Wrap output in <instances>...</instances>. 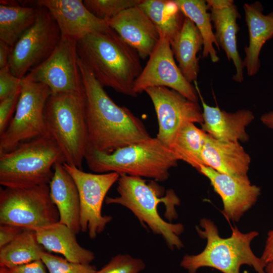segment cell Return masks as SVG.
I'll return each instance as SVG.
<instances>
[{
	"mask_svg": "<svg viewBox=\"0 0 273 273\" xmlns=\"http://www.w3.org/2000/svg\"><path fill=\"white\" fill-rule=\"evenodd\" d=\"M139 6L170 42L180 31L186 17L175 0H142Z\"/></svg>",
	"mask_w": 273,
	"mask_h": 273,
	"instance_id": "26",
	"label": "cell"
},
{
	"mask_svg": "<svg viewBox=\"0 0 273 273\" xmlns=\"http://www.w3.org/2000/svg\"><path fill=\"white\" fill-rule=\"evenodd\" d=\"M208 10L221 9L234 5L233 0H207L206 1Z\"/></svg>",
	"mask_w": 273,
	"mask_h": 273,
	"instance_id": "39",
	"label": "cell"
},
{
	"mask_svg": "<svg viewBox=\"0 0 273 273\" xmlns=\"http://www.w3.org/2000/svg\"><path fill=\"white\" fill-rule=\"evenodd\" d=\"M84 160L94 172H116L157 181L166 180L170 169L176 166L178 162L169 147L156 137L119 148L110 153L87 147Z\"/></svg>",
	"mask_w": 273,
	"mask_h": 273,
	"instance_id": "5",
	"label": "cell"
},
{
	"mask_svg": "<svg viewBox=\"0 0 273 273\" xmlns=\"http://www.w3.org/2000/svg\"><path fill=\"white\" fill-rule=\"evenodd\" d=\"M260 120L264 125L273 130V111L263 114Z\"/></svg>",
	"mask_w": 273,
	"mask_h": 273,
	"instance_id": "40",
	"label": "cell"
},
{
	"mask_svg": "<svg viewBox=\"0 0 273 273\" xmlns=\"http://www.w3.org/2000/svg\"><path fill=\"white\" fill-rule=\"evenodd\" d=\"M63 165L78 191L81 231L88 232L89 238L94 239L112 219V216L102 214V208L107 193L120 175L116 172L88 173L74 165L65 163Z\"/></svg>",
	"mask_w": 273,
	"mask_h": 273,
	"instance_id": "11",
	"label": "cell"
},
{
	"mask_svg": "<svg viewBox=\"0 0 273 273\" xmlns=\"http://www.w3.org/2000/svg\"><path fill=\"white\" fill-rule=\"evenodd\" d=\"M78 64L85 98L88 147L110 153L151 139L142 120L110 98L79 57Z\"/></svg>",
	"mask_w": 273,
	"mask_h": 273,
	"instance_id": "1",
	"label": "cell"
},
{
	"mask_svg": "<svg viewBox=\"0 0 273 273\" xmlns=\"http://www.w3.org/2000/svg\"><path fill=\"white\" fill-rule=\"evenodd\" d=\"M198 171L209 180L214 191L220 197L222 213L229 221L238 222L256 202L260 188L251 184L248 177L234 176L202 165Z\"/></svg>",
	"mask_w": 273,
	"mask_h": 273,
	"instance_id": "15",
	"label": "cell"
},
{
	"mask_svg": "<svg viewBox=\"0 0 273 273\" xmlns=\"http://www.w3.org/2000/svg\"><path fill=\"white\" fill-rule=\"evenodd\" d=\"M155 86L169 88L193 102H198L199 98L195 86L181 73L175 63L169 40L162 35H160L157 44L135 80L133 90L138 95Z\"/></svg>",
	"mask_w": 273,
	"mask_h": 273,
	"instance_id": "13",
	"label": "cell"
},
{
	"mask_svg": "<svg viewBox=\"0 0 273 273\" xmlns=\"http://www.w3.org/2000/svg\"><path fill=\"white\" fill-rule=\"evenodd\" d=\"M180 11L186 17L190 19L200 32L203 40L202 57H209L212 62L216 63L219 58L214 45L219 49L212 31L211 20L206 1L175 0Z\"/></svg>",
	"mask_w": 273,
	"mask_h": 273,
	"instance_id": "28",
	"label": "cell"
},
{
	"mask_svg": "<svg viewBox=\"0 0 273 273\" xmlns=\"http://www.w3.org/2000/svg\"><path fill=\"white\" fill-rule=\"evenodd\" d=\"M53 17L61 36L78 41L88 34L113 31L107 21L92 13L81 0H39Z\"/></svg>",
	"mask_w": 273,
	"mask_h": 273,
	"instance_id": "16",
	"label": "cell"
},
{
	"mask_svg": "<svg viewBox=\"0 0 273 273\" xmlns=\"http://www.w3.org/2000/svg\"><path fill=\"white\" fill-rule=\"evenodd\" d=\"M202 156L204 165L217 172L248 177L251 158L239 142L220 141L206 133Z\"/></svg>",
	"mask_w": 273,
	"mask_h": 273,
	"instance_id": "19",
	"label": "cell"
},
{
	"mask_svg": "<svg viewBox=\"0 0 273 273\" xmlns=\"http://www.w3.org/2000/svg\"><path fill=\"white\" fill-rule=\"evenodd\" d=\"M65 163L61 151L49 134L23 142L0 153V184L26 188L49 185L57 163Z\"/></svg>",
	"mask_w": 273,
	"mask_h": 273,
	"instance_id": "7",
	"label": "cell"
},
{
	"mask_svg": "<svg viewBox=\"0 0 273 273\" xmlns=\"http://www.w3.org/2000/svg\"><path fill=\"white\" fill-rule=\"evenodd\" d=\"M249 32V44L245 48L243 65L248 76L256 74L260 68L259 55L266 41L273 36V12L265 15L259 2L243 6Z\"/></svg>",
	"mask_w": 273,
	"mask_h": 273,
	"instance_id": "21",
	"label": "cell"
},
{
	"mask_svg": "<svg viewBox=\"0 0 273 273\" xmlns=\"http://www.w3.org/2000/svg\"><path fill=\"white\" fill-rule=\"evenodd\" d=\"M77 41L61 36L52 54L23 78L46 85L52 94L83 90Z\"/></svg>",
	"mask_w": 273,
	"mask_h": 273,
	"instance_id": "12",
	"label": "cell"
},
{
	"mask_svg": "<svg viewBox=\"0 0 273 273\" xmlns=\"http://www.w3.org/2000/svg\"><path fill=\"white\" fill-rule=\"evenodd\" d=\"M210 19L215 29L216 40L225 53L228 59L232 60L236 69L233 77L234 81H243V65L237 49V34L239 27L237 22L239 16L237 7L233 5L221 9H210Z\"/></svg>",
	"mask_w": 273,
	"mask_h": 273,
	"instance_id": "23",
	"label": "cell"
},
{
	"mask_svg": "<svg viewBox=\"0 0 273 273\" xmlns=\"http://www.w3.org/2000/svg\"><path fill=\"white\" fill-rule=\"evenodd\" d=\"M51 94L46 85L22 79L14 116L0 134V153L10 151L23 142L49 133L44 110Z\"/></svg>",
	"mask_w": 273,
	"mask_h": 273,
	"instance_id": "9",
	"label": "cell"
},
{
	"mask_svg": "<svg viewBox=\"0 0 273 273\" xmlns=\"http://www.w3.org/2000/svg\"><path fill=\"white\" fill-rule=\"evenodd\" d=\"M24 229L9 224H1L0 248L12 241Z\"/></svg>",
	"mask_w": 273,
	"mask_h": 273,
	"instance_id": "36",
	"label": "cell"
},
{
	"mask_svg": "<svg viewBox=\"0 0 273 273\" xmlns=\"http://www.w3.org/2000/svg\"><path fill=\"white\" fill-rule=\"evenodd\" d=\"M41 260L49 273H96L94 266L69 261L65 258L43 252Z\"/></svg>",
	"mask_w": 273,
	"mask_h": 273,
	"instance_id": "31",
	"label": "cell"
},
{
	"mask_svg": "<svg viewBox=\"0 0 273 273\" xmlns=\"http://www.w3.org/2000/svg\"><path fill=\"white\" fill-rule=\"evenodd\" d=\"M145 268V264L141 259L119 254L96 273H140Z\"/></svg>",
	"mask_w": 273,
	"mask_h": 273,
	"instance_id": "32",
	"label": "cell"
},
{
	"mask_svg": "<svg viewBox=\"0 0 273 273\" xmlns=\"http://www.w3.org/2000/svg\"><path fill=\"white\" fill-rule=\"evenodd\" d=\"M0 4V40L12 47L36 22L40 7L21 6L4 1Z\"/></svg>",
	"mask_w": 273,
	"mask_h": 273,
	"instance_id": "25",
	"label": "cell"
},
{
	"mask_svg": "<svg viewBox=\"0 0 273 273\" xmlns=\"http://www.w3.org/2000/svg\"><path fill=\"white\" fill-rule=\"evenodd\" d=\"M196 230L207 243L200 253L183 256L180 265L188 273H196L203 267H212L223 273H240L243 265L253 267L257 273H266V264L251 248V242L259 235L257 232L243 233L234 227L230 237L222 238L214 222L204 217L200 219Z\"/></svg>",
	"mask_w": 273,
	"mask_h": 273,
	"instance_id": "4",
	"label": "cell"
},
{
	"mask_svg": "<svg viewBox=\"0 0 273 273\" xmlns=\"http://www.w3.org/2000/svg\"><path fill=\"white\" fill-rule=\"evenodd\" d=\"M202 105L203 130L212 138L223 141L246 142L249 135L246 127L254 119L252 112L241 109L234 113L221 110L218 106H210L204 101L197 81L194 82Z\"/></svg>",
	"mask_w": 273,
	"mask_h": 273,
	"instance_id": "18",
	"label": "cell"
},
{
	"mask_svg": "<svg viewBox=\"0 0 273 273\" xmlns=\"http://www.w3.org/2000/svg\"><path fill=\"white\" fill-rule=\"evenodd\" d=\"M10 48L7 43L0 40V69L8 66Z\"/></svg>",
	"mask_w": 273,
	"mask_h": 273,
	"instance_id": "38",
	"label": "cell"
},
{
	"mask_svg": "<svg viewBox=\"0 0 273 273\" xmlns=\"http://www.w3.org/2000/svg\"><path fill=\"white\" fill-rule=\"evenodd\" d=\"M107 23L142 59L150 56L160 39L156 26L139 5L122 11Z\"/></svg>",
	"mask_w": 273,
	"mask_h": 273,
	"instance_id": "17",
	"label": "cell"
},
{
	"mask_svg": "<svg viewBox=\"0 0 273 273\" xmlns=\"http://www.w3.org/2000/svg\"><path fill=\"white\" fill-rule=\"evenodd\" d=\"M260 258L266 264L273 262V229L267 233L264 248Z\"/></svg>",
	"mask_w": 273,
	"mask_h": 273,
	"instance_id": "37",
	"label": "cell"
},
{
	"mask_svg": "<svg viewBox=\"0 0 273 273\" xmlns=\"http://www.w3.org/2000/svg\"><path fill=\"white\" fill-rule=\"evenodd\" d=\"M119 175L117 188L118 196L106 197V204H118L129 209L143 225L147 226L154 234L161 236L171 250L183 247L179 236L184 232V225L165 221L158 211V206L163 203L168 218H174L176 216L174 206L179 202L174 192L169 190L163 197V188L154 181L147 183L142 177Z\"/></svg>",
	"mask_w": 273,
	"mask_h": 273,
	"instance_id": "3",
	"label": "cell"
},
{
	"mask_svg": "<svg viewBox=\"0 0 273 273\" xmlns=\"http://www.w3.org/2000/svg\"><path fill=\"white\" fill-rule=\"evenodd\" d=\"M79 59L102 86L131 97L143 70L138 52L114 31L95 32L77 42Z\"/></svg>",
	"mask_w": 273,
	"mask_h": 273,
	"instance_id": "2",
	"label": "cell"
},
{
	"mask_svg": "<svg viewBox=\"0 0 273 273\" xmlns=\"http://www.w3.org/2000/svg\"><path fill=\"white\" fill-rule=\"evenodd\" d=\"M44 115L48 132L59 146L65 163L82 169L88 145L84 91L51 94Z\"/></svg>",
	"mask_w": 273,
	"mask_h": 273,
	"instance_id": "6",
	"label": "cell"
},
{
	"mask_svg": "<svg viewBox=\"0 0 273 273\" xmlns=\"http://www.w3.org/2000/svg\"><path fill=\"white\" fill-rule=\"evenodd\" d=\"M206 132L194 123H188L177 133L169 148L175 158L198 171L204 165L202 152Z\"/></svg>",
	"mask_w": 273,
	"mask_h": 273,
	"instance_id": "29",
	"label": "cell"
},
{
	"mask_svg": "<svg viewBox=\"0 0 273 273\" xmlns=\"http://www.w3.org/2000/svg\"><path fill=\"white\" fill-rule=\"evenodd\" d=\"M265 271L266 273H273V262L266 264Z\"/></svg>",
	"mask_w": 273,
	"mask_h": 273,
	"instance_id": "41",
	"label": "cell"
},
{
	"mask_svg": "<svg viewBox=\"0 0 273 273\" xmlns=\"http://www.w3.org/2000/svg\"><path fill=\"white\" fill-rule=\"evenodd\" d=\"M49 185L0 191V223L34 231L59 221Z\"/></svg>",
	"mask_w": 273,
	"mask_h": 273,
	"instance_id": "8",
	"label": "cell"
},
{
	"mask_svg": "<svg viewBox=\"0 0 273 273\" xmlns=\"http://www.w3.org/2000/svg\"><path fill=\"white\" fill-rule=\"evenodd\" d=\"M156 114L158 132L156 138L168 147L178 131L190 123L202 124L203 114L198 103L166 87L155 86L145 91Z\"/></svg>",
	"mask_w": 273,
	"mask_h": 273,
	"instance_id": "14",
	"label": "cell"
},
{
	"mask_svg": "<svg viewBox=\"0 0 273 273\" xmlns=\"http://www.w3.org/2000/svg\"><path fill=\"white\" fill-rule=\"evenodd\" d=\"M142 0H84L86 8L98 18L108 22L122 11L139 5Z\"/></svg>",
	"mask_w": 273,
	"mask_h": 273,
	"instance_id": "30",
	"label": "cell"
},
{
	"mask_svg": "<svg viewBox=\"0 0 273 273\" xmlns=\"http://www.w3.org/2000/svg\"><path fill=\"white\" fill-rule=\"evenodd\" d=\"M41 260L34 261L11 268H6L7 273H47Z\"/></svg>",
	"mask_w": 273,
	"mask_h": 273,
	"instance_id": "35",
	"label": "cell"
},
{
	"mask_svg": "<svg viewBox=\"0 0 273 273\" xmlns=\"http://www.w3.org/2000/svg\"><path fill=\"white\" fill-rule=\"evenodd\" d=\"M39 6L36 22L10 48L8 66L11 73L20 79L45 60L61 39V33L53 17L46 8Z\"/></svg>",
	"mask_w": 273,
	"mask_h": 273,
	"instance_id": "10",
	"label": "cell"
},
{
	"mask_svg": "<svg viewBox=\"0 0 273 273\" xmlns=\"http://www.w3.org/2000/svg\"><path fill=\"white\" fill-rule=\"evenodd\" d=\"M21 86L13 94L0 101V134L3 133L11 120V117L19 100Z\"/></svg>",
	"mask_w": 273,
	"mask_h": 273,
	"instance_id": "33",
	"label": "cell"
},
{
	"mask_svg": "<svg viewBox=\"0 0 273 273\" xmlns=\"http://www.w3.org/2000/svg\"><path fill=\"white\" fill-rule=\"evenodd\" d=\"M34 232L38 243L43 248L62 255L69 261L90 264L95 259L94 252L80 246L76 234L64 224L58 222Z\"/></svg>",
	"mask_w": 273,
	"mask_h": 273,
	"instance_id": "22",
	"label": "cell"
},
{
	"mask_svg": "<svg viewBox=\"0 0 273 273\" xmlns=\"http://www.w3.org/2000/svg\"><path fill=\"white\" fill-rule=\"evenodd\" d=\"M21 80L11 73L9 66L0 69V101L18 89L21 86Z\"/></svg>",
	"mask_w": 273,
	"mask_h": 273,
	"instance_id": "34",
	"label": "cell"
},
{
	"mask_svg": "<svg viewBox=\"0 0 273 273\" xmlns=\"http://www.w3.org/2000/svg\"><path fill=\"white\" fill-rule=\"evenodd\" d=\"M170 43L181 73L189 82L194 83L199 72L197 55L203 46V38L195 24L186 17L180 31Z\"/></svg>",
	"mask_w": 273,
	"mask_h": 273,
	"instance_id": "24",
	"label": "cell"
},
{
	"mask_svg": "<svg viewBox=\"0 0 273 273\" xmlns=\"http://www.w3.org/2000/svg\"><path fill=\"white\" fill-rule=\"evenodd\" d=\"M43 251L35 232L24 230L12 241L0 248L1 266L11 268L41 260Z\"/></svg>",
	"mask_w": 273,
	"mask_h": 273,
	"instance_id": "27",
	"label": "cell"
},
{
	"mask_svg": "<svg viewBox=\"0 0 273 273\" xmlns=\"http://www.w3.org/2000/svg\"><path fill=\"white\" fill-rule=\"evenodd\" d=\"M53 169L54 175L49 184L50 195L59 212V222L77 235L81 231L80 199L77 186L63 163H56Z\"/></svg>",
	"mask_w": 273,
	"mask_h": 273,
	"instance_id": "20",
	"label": "cell"
},
{
	"mask_svg": "<svg viewBox=\"0 0 273 273\" xmlns=\"http://www.w3.org/2000/svg\"><path fill=\"white\" fill-rule=\"evenodd\" d=\"M0 273H7L6 270V268L4 267L1 266Z\"/></svg>",
	"mask_w": 273,
	"mask_h": 273,
	"instance_id": "42",
	"label": "cell"
}]
</instances>
